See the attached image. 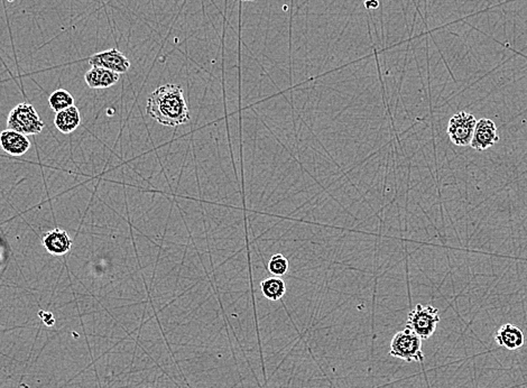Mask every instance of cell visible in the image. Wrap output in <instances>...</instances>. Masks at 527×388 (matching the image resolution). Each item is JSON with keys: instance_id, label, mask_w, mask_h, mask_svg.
<instances>
[{"instance_id": "1", "label": "cell", "mask_w": 527, "mask_h": 388, "mask_svg": "<svg viewBox=\"0 0 527 388\" xmlns=\"http://www.w3.org/2000/svg\"><path fill=\"white\" fill-rule=\"evenodd\" d=\"M146 111L158 124L176 127L189 122L183 90L178 84H164L151 92Z\"/></svg>"}, {"instance_id": "2", "label": "cell", "mask_w": 527, "mask_h": 388, "mask_svg": "<svg viewBox=\"0 0 527 388\" xmlns=\"http://www.w3.org/2000/svg\"><path fill=\"white\" fill-rule=\"evenodd\" d=\"M389 355L406 362H423L422 338L405 326V329L397 332L391 339Z\"/></svg>"}, {"instance_id": "3", "label": "cell", "mask_w": 527, "mask_h": 388, "mask_svg": "<svg viewBox=\"0 0 527 388\" xmlns=\"http://www.w3.org/2000/svg\"><path fill=\"white\" fill-rule=\"evenodd\" d=\"M7 129L18 131L23 135H37L44 128L39 113H36L33 106L27 102L18 104L12 108L7 119Z\"/></svg>"}, {"instance_id": "4", "label": "cell", "mask_w": 527, "mask_h": 388, "mask_svg": "<svg viewBox=\"0 0 527 388\" xmlns=\"http://www.w3.org/2000/svg\"><path fill=\"white\" fill-rule=\"evenodd\" d=\"M440 322L438 310L432 306L418 304L407 315L406 328L414 331L423 339H429L436 332Z\"/></svg>"}, {"instance_id": "5", "label": "cell", "mask_w": 527, "mask_h": 388, "mask_svg": "<svg viewBox=\"0 0 527 388\" xmlns=\"http://www.w3.org/2000/svg\"><path fill=\"white\" fill-rule=\"evenodd\" d=\"M477 119L472 113L459 111L454 113L447 124V133L456 146H469L474 136Z\"/></svg>"}, {"instance_id": "6", "label": "cell", "mask_w": 527, "mask_h": 388, "mask_svg": "<svg viewBox=\"0 0 527 388\" xmlns=\"http://www.w3.org/2000/svg\"><path fill=\"white\" fill-rule=\"evenodd\" d=\"M89 63L92 68H107L119 75L126 73L131 68V61L117 48L95 53L90 57Z\"/></svg>"}, {"instance_id": "7", "label": "cell", "mask_w": 527, "mask_h": 388, "mask_svg": "<svg viewBox=\"0 0 527 388\" xmlns=\"http://www.w3.org/2000/svg\"><path fill=\"white\" fill-rule=\"evenodd\" d=\"M499 140L497 133V126L492 119L483 118L477 120L474 127V136L471 140V149L474 151H483L490 149Z\"/></svg>"}, {"instance_id": "8", "label": "cell", "mask_w": 527, "mask_h": 388, "mask_svg": "<svg viewBox=\"0 0 527 388\" xmlns=\"http://www.w3.org/2000/svg\"><path fill=\"white\" fill-rule=\"evenodd\" d=\"M494 341L499 347L514 351V350L523 347L525 337L524 333L519 329V326H514L512 323H506L496 332Z\"/></svg>"}, {"instance_id": "9", "label": "cell", "mask_w": 527, "mask_h": 388, "mask_svg": "<svg viewBox=\"0 0 527 388\" xmlns=\"http://www.w3.org/2000/svg\"><path fill=\"white\" fill-rule=\"evenodd\" d=\"M0 145L3 151L12 156H21L30 149V142L26 135L6 129L0 133Z\"/></svg>"}, {"instance_id": "10", "label": "cell", "mask_w": 527, "mask_h": 388, "mask_svg": "<svg viewBox=\"0 0 527 388\" xmlns=\"http://www.w3.org/2000/svg\"><path fill=\"white\" fill-rule=\"evenodd\" d=\"M43 246L50 254L55 256L66 255L71 249L72 239L63 229H54L43 237Z\"/></svg>"}, {"instance_id": "11", "label": "cell", "mask_w": 527, "mask_h": 388, "mask_svg": "<svg viewBox=\"0 0 527 388\" xmlns=\"http://www.w3.org/2000/svg\"><path fill=\"white\" fill-rule=\"evenodd\" d=\"M119 79V73L102 68H90L84 75V80L91 89H107L118 82Z\"/></svg>"}, {"instance_id": "12", "label": "cell", "mask_w": 527, "mask_h": 388, "mask_svg": "<svg viewBox=\"0 0 527 388\" xmlns=\"http://www.w3.org/2000/svg\"><path fill=\"white\" fill-rule=\"evenodd\" d=\"M54 124L62 133H73L81 124L80 111L75 106L66 108L57 113Z\"/></svg>"}, {"instance_id": "13", "label": "cell", "mask_w": 527, "mask_h": 388, "mask_svg": "<svg viewBox=\"0 0 527 388\" xmlns=\"http://www.w3.org/2000/svg\"><path fill=\"white\" fill-rule=\"evenodd\" d=\"M261 293L267 299L276 302L284 297L286 293V284L281 277L272 276L264 279L261 283Z\"/></svg>"}, {"instance_id": "14", "label": "cell", "mask_w": 527, "mask_h": 388, "mask_svg": "<svg viewBox=\"0 0 527 388\" xmlns=\"http://www.w3.org/2000/svg\"><path fill=\"white\" fill-rule=\"evenodd\" d=\"M48 104H50V109L57 113L66 108L75 106V98L66 90L59 89L50 95Z\"/></svg>"}, {"instance_id": "15", "label": "cell", "mask_w": 527, "mask_h": 388, "mask_svg": "<svg viewBox=\"0 0 527 388\" xmlns=\"http://www.w3.org/2000/svg\"><path fill=\"white\" fill-rule=\"evenodd\" d=\"M288 267H290V264H288V258L281 254H276V255L272 256L270 261H268V270L272 272V275L279 276V277H281L288 272Z\"/></svg>"}, {"instance_id": "16", "label": "cell", "mask_w": 527, "mask_h": 388, "mask_svg": "<svg viewBox=\"0 0 527 388\" xmlns=\"http://www.w3.org/2000/svg\"><path fill=\"white\" fill-rule=\"evenodd\" d=\"M364 6L367 9H377L379 6L378 0H366Z\"/></svg>"}, {"instance_id": "17", "label": "cell", "mask_w": 527, "mask_h": 388, "mask_svg": "<svg viewBox=\"0 0 527 388\" xmlns=\"http://www.w3.org/2000/svg\"><path fill=\"white\" fill-rule=\"evenodd\" d=\"M240 1H254V0H240Z\"/></svg>"}]
</instances>
